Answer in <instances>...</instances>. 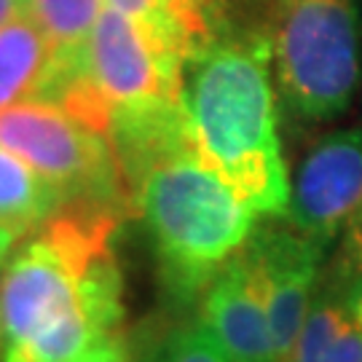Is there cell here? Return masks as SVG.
Here are the masks:
<instances>
[{
  "mask_svg": "<svg viewBox=\"0 0 362 362\" xmlns=\"http://www.w3.org/2000/svg\"><path fill=\"white\" fill-rule=\"evenodd\" d=\"M153 362H231L202 320L172 330Z\"/></svg>",
  "mask_w": 362,
  "mask_h": 362,
  "instance_id": "obj_15",
  "label": "cell"
},
{
  "mask_svg": "<svg viewBox=\"0 0 362 362\" xmlns=\"http://www.w3.org/2000/svg\"><path fill=\"white\" fill-rule=\"evenodd\" d=\"M349 298H351V306H354V314H357V320L362 325V276L349 285Z\"/></svg>",
  "mask_w": 362,
  "mask_h": 362,
  "instance_id": "obj_19",
  "label": "cell"
},
{
  "mask_svg": "<svg viewBox=\"0 0 362 362\" xmlns=\"http://www.w3.org/2000/svg\"><path fill=\"white\" fill-rule=\"evenodd\" d=\"M78 362H129V346L121 333L103 338L100 344H94Z\"/></svg>",
  "mask_w": 362,
  "mask_h": 362,
  "instance_id": "obj_17",
  "label": "cell"
},
{
  "mask_svg": "<svg viewBox=\"0 0 362 362\" xmlns=\"http://www.w3.org/2000/svg\"><path fill=\"white\" fill-rule=\"evenodd\" d=\"M239 252L252 272L269 314L274 357L287 362L311 309L327 255L282 218L266 220L255 228Z\"/></svg>",
  "mask_w": 362,
  "mask_h": 362,
  "instance_id": "obj_6",
  "label": "cell"
},
{
  "mask_svg": "<svg viewBox=\"0 0 362 362\" xmlns=\"http://www.w3.org/2000/svg\"><path fill=\"white\" fill-rule=\"evenodd\" d=\"M325 266L338 274H344L351 282L362 276V207L349 220V226L344 228V233L338 236L336 247L330 250Z\"/></svg>",
  "mask_w": 362,
  "mask_h": 362,
  "instance_id": "obj_16",
  "label": "cell"
},
{
  "mask_svg": "<svg viewBox=\"0 0 362 362\" xmlns=\"http://www.w3.org/2000/svg\"><path fill=\"white\" fill-rule=\"evenodd\" d=\"M27 11V0H0V27Z\"/></svg>",
  "mask_w": 362,
  "mask_h": 362,
  "instance_id": "obj_18",
  "label": "cell"
},
{
  "mask_svg": "<svg viewBox=\"0 0 362 362\" xmlns=\"http://www.w3.org/2000/svg\"><path fill=\"white\" fill-rule=\"evenodd\" d=\"M129 202L132 212L145 220L177 296L207 290L255 231V212L191 145L148 164L129 185Z\"/></svg>",
  "mask_w": 362,
  "mask_h": 362,
  "instance_id": "obj_3",
  "label": "cell"
},
{
  "mask_svg": "<svg viewBox=\"0 0 362 362\" xmlns=\"http://www.w3.org/2000/svg\"><path fill=\"white\" fill-rule=\"evenodd\" d=\"M105 0H27V13L52 43L57 73L86 65V43Z\"/></svg>",
  "mask_w": 362,
  "mask_h": 362,
  "instance_id": "obj_13",
  "label": "cell"
},
{
  "mask_svg": "<svg viewBox=\"0 0 362 362\" xmlns=\"http://www.w3.org/2000/svg\"><path fill=\"white\" fill-rule=\"evenodd\" d=\"M177 105L196 156L255 215L285 218L290 177L276 127L269 38H218L194 52L182 65Z\"/></svg>",
  "mask_w": 362,
  "mask_h": 362,
  "instance_id": "obj_2",
  "label": "cell"
},
{
  "mask_svg": "<svg viewBox=\"0 0 362 362\" xmlns=\"http://www.w3.org/2000/svg\"><path fill=\"white\" fill-rule=\"evenodd\" d=\"M65 207V196L40 175L0 148V226L25 233L38 231Z\"/></svg>",
  "mask_w": 362,
  "mask_h": 362,
  "instance_id": "obj_12",
  "label": "cell"
},
{
  "mask_svg": "<svg viewBox=\"0 0 362 362\" xmlns=\"http://www.w3.org/2000/svg\"><path fill=\"white\" fill-rule=\"evenodd\" d=\"M266 38L276 107L298 127L346 113L362 78V16L354 0H272Z\"/></svg>",
  "mask_w": 362,
  "mask_h": 362,
  "instance_id": "obj_4",
  "label": "cell"
},
{
  "mask_svg": "<svg viewBox=\"0 0 362 362\" xmlns=\"http://www.w3.org/2000/svg\"><path fill=\"white\" fill-rule=\"evenodd\" d=\"M105 6L132 19L145 43L169 65L182 70L191 46L175 19V0H105Z\"/></svg>",
  "mask_w": 362,
  "mask_h": 362,
  "instance_id": "obj_14",
  "label": "cell"
},
{
  "mask_svg": "<svg viewBox=\"0 0 362 362\" xmlns=\"http://www.w3.org/2000/svg\"><path fill=\"white\" fill-rule=\"evenodd\" d=\"M124 212L65 204L0 274V362H78L121 333L124 282L113 233Z\"/></svg>",
  "mask_w": 362,
  "mask_h": 362,
  "instance_id": "obj_1",
  "label": "cell"
},
{
  "mask_svg": "<svg viewBox=\"0 0 362 362\" xmlns=\"http://www.w3.org/2000/svg\"><path fill=\"white\" fill-rule=\"evenodd\" d=\"M86 70L113 110L177 103L182 70L161 59L137 25L107 6L86 43Z\"/></svg>",
  "mask_w": 362,
  "mask_h": 362,
  "instance_id": "obj_8",
  "label": "cell"
},
{
  "mask_svg": "<svg viewBox=\"0 0 362 362\" xmlns=\"http://www.w3.org/2000/svg\"><path fill=\"white\" fill-rule=\"evenodd\" d=\"M202 322L231 362H276L269 314L242 252H236L207 285Z\"/></svg>",
  "mask_w": 362,
  "mask_h": 362,
  "instance_id": "obj_9",
  "label": "cell"
},
{
  "mask_svg": "<svg viewBox=\"0 0 362 362\" xmlns=\"http://www.w3.org/2000/svg\"><path fill=\"white\" fill-rule=\"evenodd\" d=\"M0 148L52 182L65 204H97L134 215L110 140L52 103L0 110Z\"/></svg>",
  "mask_w": 362,
  "mask_h": 362,
  "instance_id": "obj_5",
  "label": "cell"
},
{
  "mask_svg": "<svg viewBox=\"0 0 362 362\" xmlns=\"http://www.w3.org/2000/svg\"><path fill=\"white\" fill-rule=\"evenodd\" d=\"M54 73L52 43L30 13H19L0 27V110L19 103H46Z\"/></svg>",
  "mask_w": 362,
  "mask_h": 362,
  "instance_id": "obj_11",
  "label": "cell"
},
{
  "mask_svg": "<svg viewBox=\"0 0 362 362\" xmlns=\"http://www.w3.org/2000/svg\"><path fill=\"white\" fill-rule=\"evenodd\" d=\"M362 207V124L325 134L290 180L285 220L330 255ZM327 260V258H325Z\"/></svg>",
  "mask_w": 362,
  "mask_h": 362,
  "instance_id": "obj_7",
  "label": "cell"
},
{
  "mask_svg": "<svg viewBox=\"0 0 362 362\" xmlns=\"http://www.w3.org/2000/svg\"><path fill=\"white\" fill-rule=\"evenodd\" d=\"M349 285L351 279L325 266L287 362H362V325Z\"/></svg>",
  "mask_w": 362,
  "mask_h": 362,
  "instance_id": "obj_10",
  "label": "cell"
}]
</instances>
